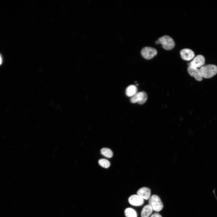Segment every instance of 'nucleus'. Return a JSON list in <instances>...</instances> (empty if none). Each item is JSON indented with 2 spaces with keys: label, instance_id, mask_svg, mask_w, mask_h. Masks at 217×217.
I'll return each mask as SVG.
<instances>
[{
  "label": "nucleus",
  "instance_id": "7ed1b4c3",
  "mask_svg": "<svg viewBox=\"0 0 217 217\" xmlns=\"http://www.w3.org/2000/svg\"><path fill=\"white\" fill-rule=\"evenodd\" d=\"M158 41L163 48L167 50L171 49L175 45L173 39L168 36L165 35L159 38Z\"/></svg>",
  "mask_w": 217,
  "mask_h": 217
},
{
  "label": "nucleus",
  "instance_id": "f8f14e48",
  "mask_svg": "<svg viewBox=\"0 0 217 217\" xmlns=\"http://www.w3.org/2000/svg\"><path fill=\"white\" fill-rule=\"evenodd\" d=\"M153 209L149 205L145 206L141 212V217H148L152 214Z\"/></svg>",
  "mask_w": 217,
  "mask_h": 217
},
{
  "label": "nucleus",
  "instance_id": "0eeeda50",
  "mask_svg": "<svg viewBox=\"0 0 217 217\" xmlns=\"http://www.w3.org/2000/svg\"><path fill=\"white\" fill-rule=\"evenodd\" d=\"M205 62L204 57L202 55H198L195 57L190 63L191 65L197 68H200L203 66Z\"/></svg>",
  "mask_w": 217,
  "mask_h": 217
},
{
  "label": "nucleus",
  "instance_id": "9d476101",
  "mask_svg": "<svg viewBox=\"0 0 217 217\" xmlns=\"http://www.w3.org/2000/svg\"><path fill=\"white\" fill-rule=\"evenodd\" d=\"M137 194L141 196L143 199L147 200L150 197L151 191L149 188L144 187L138 190Z\"/></svg>",
  "mask_w": 217,
  "mask_h": 217
},
{
  "label": "nucleus",
  "instance_id": "423d86ee",
  "mask_svg": "<svg viewBox=\"0 0 217 217\" xmlns=\"http://www.w3.org/2000/svg\"><path fill=\"white\" fill-rule=\"evenodd\" d=\"M187 71L189 74L198 81H201L203 78L200 74L199 69L189 65L187 68Z\"/></svg>",
  "mask_w": 217,
  "mask_h": 217
},
{
  "label": "nucleus",
  "instance_id": "1a4fd4ad",
  "mask_svg": "<svg viewBox=\"0 0 217 217\" xmlns=\"http://www.w3.org/2000/svg\"><path fill=\"white\" fill-rule=\"evenodd\" d=\"M128 201L130 204L135 206H141L144 203V199L137 194L131 196L128 198Z\"/></svg>",
  "mask_w": 217,
  "mask_h": 217
},
{
  "label": "nucleus",
  "instance_id": "a211bd4d",
  "mask_svg": "<svg viewBox=\"0 0 217 217\" xmlns=\"http://www.w3.org/2000/svg\"><path fill=\"white\" fill-rule=\"evenodd\" d=\"M156 44H159V41L158 40L156 41Z\"/></svg>",
  "mask_w": 217,
  "mask_h": 217
},
{
  "label": "nucleus",
  "instance_id": "6e6552de",
  "mask_svg": "<svg viewBox=\"0 0 217 217\" xmlns=\"http://www.w3.org/2000/svg\"><path fill=\"white\" fill-rule=\"evenodd\" d=\"M180 54L181 58L185 61L191 60L194 58L195 54L191 49L185 48L181 50Z\"/></svg>",
  "mask_w": 217,
  "mask_h": 217
},
{
  "label": "nucleus",
  "instance_id": "20e7f679",
  "mask_svg": "<svg viewBox=\"0 0 217 217\" xmlns=\"http://www.w3.org/2000/svg\"><path fill=\"white\" fill-rule=\"evenodd\" d=\"M147 99V96L146 92H140L137 93L131 97L130 101L132 103H138L140 105L145 103Z\"/></svg>",
  "mask_w": 217,
  "mask_h": 217
},
{
  "label": "nucleus",
  "instance_id": "f257e3e1",
  "mask_svg": "<svg viewBox=\"0 0 217 217\" xmlns=\"http://www.w3.org/2000/svg\"><path fill=\"white\" fill-rule=\"evenodd\" d=\"M199 70L203 78H210L217 74V66L215 64H209L203 65Z\"/></svg>",
  "mask_w": 217,
  "mask_h": 217
},
{
  "label": "nucleus",
  "instance_id": "9b49d317",
  "mask_svg": "<svg viewBox=\"0 0 217 217\" xmlns=\"http://www.w3.org/2000/svg\"><path fill=\"white\" fill-rule=\"evenodd\" d=\"M137 88L134 85L128 86L126 90V94L128 97H133L137 93Z\"/></svg>",
  "mask_w": 217,
  "mask_h": 217
},
{
  "label": "nucleus",
  "instance_id": "f3484780",
  "mask_svg": "<svg viewBox=\"0 0 217 217\" xmlns=\"http://www.w3.org/2000/svg\"><path fill=\"white\" fill-rule=\"evenodd\" d=\"M2 57L1 56V55H0V65L2 63Z\"/></svg>",
  "mask_w": 217,
  "mask_h": 217
},
{
  "label": "nucleus",
  "instance_id": "dca6fc26",
  "mask_svg": "<svg viewBox=\"0 0 217 217\" xmlns=\"http://www.w3.org/2000/svg\"><path fill=\"white\" fill-rule=\"evenodd\" d=\"M151 217H162V216L158 213L155 212L152 214Z\"/></svg>",
  "mask_w": 217,
  "mask_h": 217
},
{
  "label": "nucleus",
  "instance_id": "4468645a",
  "mask_svg": "<svg viewBox=\"0 0 217 217\" xmlns=\"http://www.w3.org/2000/svg\"><path fill=\"white\" fill-rule=\"evenodd\" d=\"M101 153L104 156L111 158L113 156V153L112 150L108 148H103L101 150Z\"/></svg>",
  "mask_w": 217,
  "mask_h": 217
},
{
  "label": "nucleus",
  "instance_id": "39448f33",
  "mask_svg": "<svg viewBox=\"0 0 217 217\" xmlns=\"http://www.w3.org/2000/svg\"><path fill=\"white\" fill-rule=\"evenodd\" d=\"M157 53V50L155 48L150 47H146L141 50L142 56L146 59H150L155 56Z\"/></svg>",
  "mask_w": 217,
  "mask_h": 217
},
{
  "label": "nucleus",
  "instance_id": "ddd939ff",
  "mask_svg": "<svg viewBox=\"0 0 217 217\" xmlns=\"http://www.w3.org/2000/svg\"><path fill=\"white\" fill-rule=\"evenodd\" d=\"M124 214L126 217H137L136 211L131 208H127L124 210Z\"/></svg>",
  "mask_w": 217,
  "mask_h": 217
},
{
  "label": "nucleus",
  "instance_id": "2eb2a0df",
  "mask_svg": "<svg viewBox=\"0 0 217 217\" xmlns=\"http://www.w3.org/2000/svg\"><path fill=\"white\" fill-rule=\"evenodd\" d=\"M99 164L102 167L108 168L110 166V163L107 159H100L98 161Z\"/></svg>",
  "mask_w": 217,
  "mask_h": 217
},
{
  "label": "nucleus",
  "instance_id": "f03ea898",
  "mask_svg": "<svg viewBox=\"0 0 217 217\" xmlns=\"http://www.w3.org/2000/svg\"><path fill=\"white\" fill-rule=\"evenodd\" d=\"M149 203L153 210L158 212L163 207V204L160 198L157 195H153L150 197Z\"/></svg>",
  "mask_w": 217,
  "mask_h": 217
}]
</instances>
